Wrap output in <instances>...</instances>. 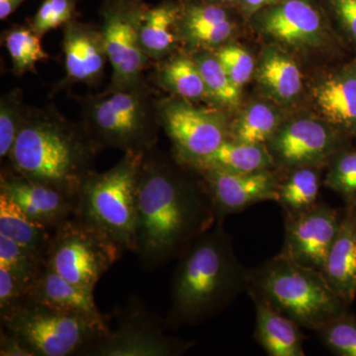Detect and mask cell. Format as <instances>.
<instances>
[{
	"label": "cell",
	"instance_id": "obj_37",
	"mask_svg": "<svg viewBox=\"0 0 356 356\" xmlns=\"http://www.w3.org/2000/svg\"><path fill=\"white\" fill-rule=\"evenodd\" d=\"M77 1L79 0H44L33 18V30L40 37H43L51 30L76 19Z\"/></svg>",
	"mask_w": 356,
	"mask_h": 356
},
{
	"label": "cell",
	"instance_id": "obj_19",
	"mask_svg": "<svg viewBox=\"0 0 356 356\" xmlns=\"http://www.w3.org/2000/svg\"><path fill=\"white\" fill-rule=\"evenodd\" d=\"M312 99L321 118L356 140V58L318 79Z\"/></svg>",
	"mask_w": 356,
	"mask_h": 356
},
{
	"label": "cell",
	"instance_id": "obj_39",
	"mask_svg": "<svg viewBox=\"0 0 356 356\" xmlns=\"http://www.w3.org/2000/svg\"><path fill=\"white\" fill-rule=\"evenodd\" d=\"M27 300V291L4 267H0V320L8 317Z\"/></svg>",
	"mask_w": 356,
	"mask_h": 356
},
{
	"label": "cell",
	"instance_id": "obj_3",
	"mask_svg": "<svg viewBox=\"0 0 356 356\" xmlns=\"http://www.w3.org/2000/svg\"><path fill=\"white\" fill-rule=\"evenodd\" d=\"M100 149L83 122H74L51 105L28 108L7 165L23 177L76 197L95 172Z\"/></svg>",
	"mask_w": 356,
	"mask_h": 356
},
{
	"label": "cell",
	"instance_id": "obj_17",
	"mask_svg": "<svg viewBox=\"0 0 356 356\" xmlns=\"http://www.w3.org/2000/svg\"><path fill=\"white\" fill-rule=\"evenodd\" d=\"M182 47L189 53L217 51L229 44L238 29L236 8L210 0H177Z\"/></svg>",
	"mask_w": 356,
	"mask_h": 356
},
{
	"label": "cell",
	"instance_id": "obj_24",
	"mask_svg": "<svg viewBox=\"0 0 356 356\" xmlns=\"http://www.w3.org/2000/svg\"><path fill=\"white\" fill-rule=\"evenodd\" d=\"M255 309L254 337L270 356H305L300 325L266 301L250 294Z\"/></svg>",
	"mask_w": 356,
	"mask_h": 356
},
{
	"label": "cell",
	"instance_id": "obj_33",
	"mask_svg": "<svg viewBox=\"0 0 356 356\" xmlns=\"http://www.w3.org/2000/svg\"><path fill=\"white\" fill-rule=\"evenodd\" d=\"M29 106L23 102L21 89L9 91L0 98V158H9L24 123Z\"/></svg>",
	"mask_w": 356,
	"mask_h": 356
},
{
	"label": "cell",
	"instance_id": "obj_38",
	"mask_svg": "<svg viewBox=\"0 0 356 356\" xmlns=\"http://www.w3.org/2000/svg\"><path fill=\"white\" fill-rule=\"evenodd\" d=\"M215 54L236 88L242 89L254 76V58L242 47L227 44L215 51Z\"/></svg>",
	"mask_w": 356,
	"mask_h": 356
},
{
	"label": "cell",
	"instance_id": "obj_26",
	"mask_svg": "<svg viewBox=\"0 0 356 356\" xmlns=\"http://www.w3.org/2000/svg\"><path fill=\"white\" fill-rule=\"evenodd\" d=\"M53 229L33 221L22 210L0 192V235L10 238L21 248L46 262Z\"/></svg>",
	"mask_w": 356,
	"mask_h": 356
},
{
	"label": "cell",
	"instance_id": "obj_5",
	"mask_svg": "<svg viewBox=\"0 0 356 356\" xmlns=\"http://www.w3.org/2000/svg\"><path fill=\"white\" fill-rule=\"evenodd\" d=\"M77 100L81 122L100 151L147 153L156 146L161 128L159 98L147 81L128 88L107 86L102 92Z\"/></svg>",
	"mask_w": 356,
	"mask_h": 356
},
{
	"label": "cell",
	"instance_id": "obj_34",
	"mask_svg": "<svg viewBox=\"0 0 356 356\" xmlns=\"http://www.w3.org/2000/svg\"><path fill=\"white\" fill-rule=\"evenodd\" d=\"M44 262L35 257L17 243L3 235H0V267L7 269L18 282L30 289L38 277Z\"/></svg>",
	"mask_w": 356,
	"mask_h": 356
},
{
	"label": "cell",
	"instance_id": "obj_22",
	"mask_svg": "<svg viewBox=\"0 0 356 356\" xmlns=\"http://www.w3.org/2000/svg\"><path fill=\"white\" fill-rule=\"evenodd\" d=\"M140 46L153 62L179 51L180 7L177 0H163L158 6H145L138 22Z\"/></svg>",
	"mask_w": 356,
	"mask_h": 356
},
{
	"label": "cell",
	"instance_id": "obj_25",
	"mask_svg": "<svg viewBox=\"0 0 356 356\" xmlns=\"http://www.w3.org/2000/svg\"><path fill=\"white\" fill-rule=\"evenodd\" d=\"M156 81L163 90L187 102L209 100L200 70L189 51H178L156 62Z\"/></svg>",
	"mask_w": 356,
	"mask_h": 356
},
{
	"label": "cell",
	"instance_id": "obj_7",
	"mask_svg": "<svg viewBox=\"0 0 356 356\" xmlns=\"http://www.w3.org/2000/svg\"><path fill=\"white\" fill-rule=\"evenodd\" d=\"M1 327L16 336L33 356L84 355L89 346L108 332L88 318L26 300Z\"/></svg>",
	"mask_w": 356,
	"mask_h": 356
},
{
	"label": "cell",
	"instance_id": "obj_28",
	"mask_svg": "<svg viewBox=\"0 0 356 356\" xmlns=\"http://www.w3.org/2000/svg\"><path fill=\"white\" fill-rule=\"evenodd\" d=\"M285 118L275 103H250L229 124V139L254 145H266Z\"/></svg>",
	"mask_w": 356,
	"mask_h": 356
},
{
	"label": "cell",
	"instance_id": "obj_9",
	"mask_svg": "<svg viewBox=\"0 0 356 356\" xmlns=\"http://www.w3.org/2000/svg\"><path fill=\"white\" fill-rule=\"evenodd\" d=\"M123 254L106 236L72 216L53 229L44 264L81 289L95 293L97 283Z\"/></svg>",
	"mask_w": 356,
	"mask_h": 356
},
{
	"label": "cell",
	"instance_id": "obj_42",
	"mask_svg": "<svg viewBox=\"0 0 356 356\" xmlns=\"http://www.w3.org/2000/svg\"><path fill=\"white\" fill-rule=\"evenodd\" d=\"M26 0H0V20H6Z\"/></svg>",
	"mask_w": 356,
	"mask_h": 356
},
{
	"label": "cell",
	"instance_id": "obj_20",
	"mask_svg": "<svg viewBox=\"0 0 356 356\" xmlns=\"http://www.w3.org/2000/svg\"><path fill=\"white\" fill-rule=\"evenodd\" d=\"M27 299L55 310L88 318L103 327H109L106 316L96 306L93 293L65 280L46 264L28 290Z\"/></svg>",
	"mask_w": 356,
	"mask_h": 356
},
{
	"label": "cell",
	"instance_id": "obj_41",
	"mask_svg": "<svg viewBox=\"0 0 356 356\" xmlns=\"http://www.w3.org/2000/svg\"><path fill=\"white\" fill-rule=\"evenodd\" d=\"M277 1L280 0H240L236 10L242 16L243 20L248 22L255 13Z\"/></svg>",
	"mask_w": 356,
	"mask_h": 356
},
{
	"label": "cell",
	"instance_id": "obj_12",
	"mask_svg": "<svg viewBox=\"0 0 356 356\" xmlns=\"http://www.w3.org/2000/svg\"><path fill=\"white\" fill-rule=\"evenodd\" d=\"M350 138L318 115H299L285 119L266 143L275 170L289 172L299 168H327Z\"/></svg>",
	"mask_w": 356,
	"mask_h": 356
},
{
	"label": "cell",
	"instance_id": "obj_13",
	"mask_svg": "<svg viewBox=\"0 0 356 356\" xmlns=\"http://www.w3.org/2000/svg\"><path fill=\"white\" fill-rule=\"evenodd\" d=\"M145 6L143 0H105L100 7V27L112 67L108 88H134L146 81L144 72L153 60L143 51L138 33V22Z\"/></svg>",
	"mask_w": 356,
	"mask_h": 356
},
{
	"label": "cell",
	"instance_id": "obj_21",
	"mask_svg": "<svg viewBox=\"0 0 356 356\" xmlns=\"http://www.w3.org/2000/svg\"><path fill=\"white\" fill-rule=\"evenodd\" d=\"M255 81L264 95L278 106L298 102L303 93V77L292 54L277 44L262 51L255 67Z\"/></svg>",
	"mask_w": 356,
	"mask_h": 356
},
{
	"label": "cell",
	"instance_id": "obj_6",
	"mask_svg": "<svg viewBox=\"0 0 356 356\" xmlns=\"http://www.w3.org/2000/svg\"><path fill=\"white\" fill-rule=\"evenodd\" d=\"M145 153H126L113 168L93 172L76 196L74 217L125 252H136L137 197Z\"/></svg>",
	"mask_w": 356,
	"mask_h": 356
},
{
	"label": "cell",
	"instance_id": "obj_35",
	"mask_svg": "<svg viewBox=\"0 0 356 356\" xmlns=\"http://www.w3.org/2000/svg\"><path fill=\"white\" fill-rule=\"evenodd\" d=\"M325 348L337 356H356V317L346 310L317 332Z\"/></svg>",
	"mask_w": 356,
	"mask_h": 356
},
{
	"label": "cell",
	"instance_id": "obj_10",
	"mask_svg": "<svg viewBox=\"0 0 356 356\" xmlns=\"http://www.w3.org/2000/svg\"><path fill=\"white\" fill-rule=\"evenodd\" d=\"M159 125L172 143L178 163L193 166L214 153L229 139V122L215 109L194 105L181 98H159Z\"/></svg>",
	"mask_w": 356,
	"mask_h": 356
},
{
	"label": "cell",
	"instance_id": "obj_29",
	"mask_svg": "<svg viewBox=\"0 0 356 356\" xmlns=\"http://www.w3.org/2000/svg\"><path fill=\"white\" fill-rule=\"evenodd\" d=\"M318 168H299L289 170L284 179H280L278 200L286 215L296 214L318 203L321 180Z\"/></svg>",
	"mask_w": 356,
	"mask_h": 356
},
{
	"label": "cell",
	"instance_id": "obj_14",
	"mask_svg": "<svg viewBox=\"0 0 356 356\" xmlns=\"http://www.w3.org/2000/svg\"><path fill=\"white\" fill-rule=\"evenodd\" d=\"M343 212L325 203L285 216V236L280 254L302 266L323 271L336 240Z\"/></svg>",
	"mask_w": 356,
	"mask_h": 356
},
{
	"label": "cell",
	"instance_id": "obj_45",
	"mask_svg": "<svg viewBox=\"0 0 356 356\" xmlns=\"http://www.w3.org/2000/svg\"><path fill=\"white\" fill-rule=\"evenodd\" d=\"M355 209H356V208H355Z\"/></svg>",
	"mask_w": 356,
	"mask_h": 356
},
{
	"label": "cell",
	"instance_id": "obj_2",
	"mask_svg": "<svg viewBox=\"0 0 356 356\" xmlns=\"http://www.w3.org/2000/svg\"><path fill=\"white\" fill-rule=\"evenodd\" d=\"M224 220H217L178 257L166 329L201 324L221 313L248 289L250 270L238 261Z\"/></svg>",
	"mask_w": 356,
	"mask_h": 356
},
{
	"label": "cell",
	"instance_id": "obj_8",
	"mask_svg": "<svg viewBox=\"0 0 356 356\" xmlns=\"http://www.w3.org/2000/svg\"><path fill=\"white\" fill-rule=\"evenodd\" d=\"M254 31L290 54L310 56L346 50L318 0H280L250 20Z\"/></svg>",
	"mask_w": 356,
	"mask_h": 356
},
{
	"label": "cell",
	"instance_id": "obj_27",
	"mask_svg": "<svg viewBox=\"0 0 356 356\" xmlns=\"http://www.w3.org/2000/svg\"><path fill=\"white\" fill-rule=\"evenodd\" d=\"M191 168L194 170L218 168L234 173L276 170L266 145L248 144L231 139L225 140L214 153Z\"/></svg>",
	"mask_w": 356,
	"mask_h": 356
},
{
	"label": "cell",
	"instance_id": "obj_36",
	"mask_svg": "<svg viewBox=\"0 0 356 356\" xmlns=\"http://www.w3.org/2000/svg\"><path fill=\"white\" fill-rule=\"evenodd\" d=\"M339 41L356 54V0H318Z\"/></svg>",
	"mask_w": 356,
	"mask_h": 356
},
{
	"label": "cell",
	"instance_id": "obj_31",
	"mask_svg": "<svg viewBox=\"0 0 356 356\" xmlns=\"http://www.w3.org/2000/svg\"><path fill=\"white\" fill-rule=\"evenodd\" d=\"M3 37L15 76L37 72L36 65L49 58L48 54L42 48V37L36 34L31 25L13 26L6 30Z\"/></svg>",
	"mask_w": 356,
	"mask_h": 356
},
{
	"label": "cell",
	"instance_id": "obj_16",
	"mask_svg": "<svg viewBox=\"0 0 356 356\" xmlns=\"http://www.w3.org/2000/svg\"><path fill=\"white\" fill-rule=\"evenodd\" d=\"M65 76L53 90L76 86H95L104 76L108 62L102 27L74 19L63 26Z\"/></svg>",
	"mask_w": 356,
	"mask_h": 356
},
{
	"label": "cell",
	"instance_id": "obj_43",
	"mask_svg": "<svg viewBox=\"0 0 356 356\" xmlns=\"http://www.w3.org/2000/svg\"><path fill=\"white\" fill-rule=\"evenodd\" d=\"M210 1L216 2V3L222 4V6L236 8L240 0H210Z\"/></svg>",
	"mask_w": 356,
	"mask_h": 356
},
{
	"label": "cell",
	"instance_id": "obj_40",
	"mask_svg": "<svg viewBox=\"0 0 356 356\" xmlns=\"http://www.w3.org/2000/svg\"><path fill=\"white\" fill-rule=\"evenodd\" d=\"M0 355L1 356H33L19 339L1 327L0 330Z\"/></svg>",
	"mask_w": 356,
	"mask_h": 356
},
{
	"label": "cell",
	"instance_id": "obj_32",
	"mask_svg": "<svg viewBox=\"0 0 356 356\" xmlns=\"http://www.w3.org/2000/svg\"><path fill=\"white\" fill-rule=\"evenodd\" d=\"M337 193L346 207L356 208V149L348 146L332 158L327 166L324 181Z\"/></svg>",
	"mask_w": 356,
	"mask_h": 356
},
{
	"label": "cell",
	"instance_id": "obj_44",
	"mask_svg": "<svg viewBox=\"0 0 356 356\" xmlns=\"http://www.w3.org/2000/svg\"><path fill=\"white\" fill-rule=\"evenodd\" d=\"M125 1H138V0H125Z\"/></svg>",
	"mask_w": 356,
	"mask_h": 356
},
{
	"label": "cell",
	"instance_id": "obj_1",
	"mask_svg": "<svg viewBox=\"0 0 356 356\" xmlns=\"http://www.w3.org/2000/svg\"><path fill=\"white\" fill-rule=\"evenodd\" d=\"M217 220L197 170L156 146L145 153L138 184L135 252L143 269L165 266Z\"/></svg>",
	"mask_w": 356,
	"mask_h": 356
},
{
	"label": "cell",
	"instance_id": "obj_15",
	"mask_svg": "<svg viewBox=\"0 0 356 356\" xmlns=\"http://www.w3.org/2000/svg\"><path fill=\"white\" fill-rule=\"evenodd\" d=\"M200 173L217 219H225L255 204L278 200L280 178L275 170L234 173L218 168L195 170Z\"/></svg>",
	"mask_w": 356,
	"mask_h": 356
},
{
	"label": "cell",
	"instance_id": "obj_4",
	"mask_svg": "<svg viewBox=\"0 0 356 356\" xmlns=\"http://www.w3.org/2000/svg\"><path fill=\"white\" fill-rule=\"evenodd\" d=\"M248 295H255L301 327L318 332L348 306L325 274L278 254L248 273Z\"/></svg>",
	"mask_w": 356,
	"mask_h": 356
},
{
	"label": "cell",
	"instance_id": "obj_30",
	"mask_svg": "<svg viewBox=\"0 0 356 356\" xmlns=\"http://www.w3.org/2000/svg\"><path fill=\"white\" fill-rule=\"evenodd\" d=\"M197 64L208 97L220 108L233 109L241 100V89L236 88L214 51L191 53Z\"/></svg>",
	"mask_w": 356,
	"mask_h": 356
},
{
	"label": "cell",
	"instance_id": "obj_11",
	"mask_svg": "<svg viewBox=\"0 0 356 356\" xmlns=\"http://www.w3.org/2000/svg\"><path fill=\"white\" fill-rule=\"evenodd\" d=\"M117 324L91 344L84 356H178L195 344L166 334L165 325L137 297L117 312Z\"/></svg>",
	"mask_w": 356,
	"mask_h": 356
},
{
	"label": "cell",
	"instance_id": "obj_18",
	"mask_svg": "<svg viewBox=\"0 0 356 356\" xmlns=\"http://www.w3.org/2000/svg\"><path fill=\"white\" fill-rule=\"evenodd\" d=\"M0 192L6 194L26 216L54 229L74 216L76 197L19 175L8 165L0 175Z\"/></svg>",
	"mask_w": 356,
	"mask_h": 356
},
{
	"label": "cell",
	"instance_id": "obj_23",
	"mask_svg": "<svg viewBox=\"0 0 356 356\" xmlns=\"http://www.w3.org/2000/svg\"><path fill=\"white\" fill-rule=\"evenodd\" d=\"M348 307L356 298V209L346 207L322 271Z\"/></svg>",
	"mask_w": 356,
	"mask_h": 356
}]
</instances>
